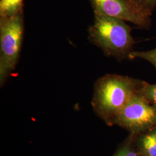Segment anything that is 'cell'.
I'll return each mask as SVG.
<instances>
[{
  "mask_svg": "<svg viewBox=\"0 0 156 156\" xmlns=\"http://www.w3.org/2000/svg\"><path fill=\"white\" fill-rule=\"evenodd\" d=\"M119 123L128 128H141L156 121V109L138 93L116 115Z\"/></svg>",
  "mask_w": 156,
  "mask_h": 156,
  "instance_id": "cell-5",
  "label": "cell"
},
{
  "mask_svg": "<svg viewBox=\"0 0 156 156\" xmlns=\"http://www.w3.org/2000/svg\"><path fill=\"white\" fill-rule=\"evenodd\" d=\"M138 82L127 76L108 74L95 84V108L105 115H116L138 94Z\"/></svg>",
  "mask_w": 156,
  "mask_h": 156,
  "instance_id": "cell-2",
  "label": "cell"
},
{
  "mask_svg": "<svg viewBox=\"0 0 156 156\" xmlns=\"http://www.w3.org/2000/svg\"><path fill=\"white\" fill-rule=\"evenodd\" d=\"M129 58H140L149 62L156 70V48L147 51H133L129 55Z\"/></svg>",
  "mask_w": 156,
  "mask_h": 156,
  "instance_id": "cell-7",
  "label": "cell"
},
{
  "mask_svg": "<svg viewBox=\"0 0 156 156\" xmlns=\"http://www.w3.org/2000/svg\"><path fill=\"white\" fill-rule=\"evenodd\" d=\"M88 32L90 41L108 56L123 60L133 51L131 30L122 20L94 13Z\"/></svg>",
  "mask_w": 156,
  "mask_h": 156,
  "instance_id": "cell-1",
  "label": "cell"
},
{
  "mask_svg": "<svg viewBox=\"0 0 156 156\" xmlns=\"http://www.w3.org/2000/svg\"><path fill=\"white\" fill-rule=\"evenodd\" d=\"M24 33L23 11L15 16L0 17V83L14 71L19 58Z\"/></svg>",
  "mask_w": 156,
  "mask_h": 156,
  "instance_id": "cell-3",
  "label": "cell"
},
{
  "mask_svg": "<svg viewBox=\"0 0 156 156\" xmlns=\"http://www.w3.org/2000/svg\"><path fill=\"white\" fill-rule=\"evenodd\" d=\"M143 146L150 156H156V134H149L143 140Z\"/></svg>",
  "mask_w": 156,
  "mask_h": 156,
  "instance_id": "cell-8",
  "label": "cell"
},
{
  "mask_svg": "<svg viewBox=\"0 0 156 156\" xmlns=\"http://www.w3.org/2000/svg\"><path fill=\"white\" fill-rule=\"evenodd\" d=\"M24 0H1L0 17H11L23 11Z\"/></svg>",
  "mask_w": 156,
  "mask_h": 156,
  "instance_id": "cell-6",
  "label": "cell"
},
{
  "mask_svg": "<svg viewBox=\"0 0 156 156\" xmlns=\"http://www.w3.org/2000/svg\"><path fill=\"white\" fill-rule=\"evenodd\" d=\"M145 98L151 101L156 106V84L149 85L144 83L143 85Z\"/></svg>",
  "mask_w": 156,
  "mask_h": 156,
  "instance_id": "cell-10",
  "label": "cell"
},
{
  "mask_svg": "<svg viewBox=\"0 0 156 156\" xmlns=\"http://www.w3.org/2000/svg\"><path fill=\"white\" fill-rule=\"evenodd\" d=\"M94 13L129 22L140 28L151 26L150 15L130 0H90Z\"/></svg>",
  "mask_w": 156,
  "mask_h": 156,
  "instance_id": "cell-4",
  "label": "cell"
},
{
  "mask_svg": "<svg viewBox=\"0 0 156 156\" xmlns=\"http://www.w3.org/2000/svg\"><path fill=\"white\" fill-rule=\"evenodd\" d=\"M142 11L151 16L156 8V0H130Z\"/></svg>",
  "mask_w": 156,
  "mask_h": 156,
  "instance_id": "cell-9",
  "label": "cell"
},
{
  "mask_svg": "<svg viewBox=\"0 0 156 156\" xmlns=\"http://www.w3.org/2000/svg\"><path fill=\"white\" fill-rule=\"evenodd\" d=\"M116 156H137L133 151H130L128 148H124L119 151Z\"/></svg>",
  "mask_w": 156,
  "mask_h": 156,
  "instance_id": "cell-11",
  "label": "cell"
}]
</instances>
